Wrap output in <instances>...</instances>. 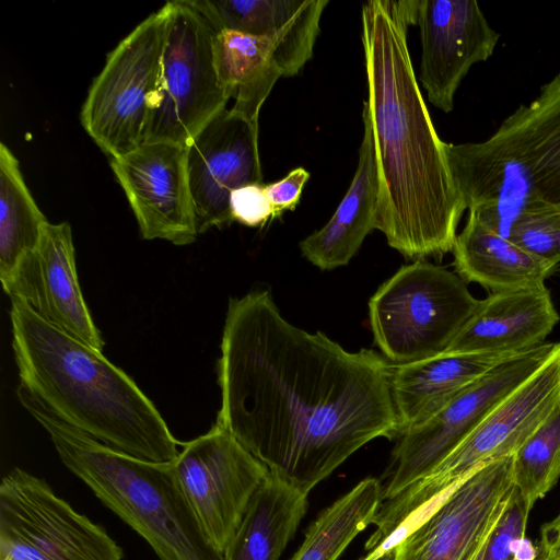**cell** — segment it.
I'll use <instances>...</instances> for the list:
<instances>
[{
    "label": "cell",
    "instance_id": "6da1fadb",
    "mask_svg": "<svg viewBox=\"0 0 560 560\" xmlns=\"http://www.w3.org/2000/svg\"><path fill=\"white\" fill-rule=\"evenodd\" d=\"M392 365L289 323L269 290L230 299L215 424L271 475L310 493L377 438L399 434Z\"/></svg>",
    "mask_w": 560,
    "mask_h": 560
},
{
    "label": "cell",
    "instance_id": "7a4b0ae2",
    "mask_svg": "<svg viewBox=\"0 0 560 560\" xmlns=\"http://www.w3.org/2000/svg\"><path fill=\"white\" fill-rule=\"evenodd\" d=\"M413 0L362 5L368 116L378 176L375 229L409 260L453 250L466 209L416 80L407 44Z\"/></svg>",
    "mask_w": 560,
    "mask_h": 560
},
{
    "label": "cell",
    "instance_id": "3957f363",
    "mask_svg": "<svg viewBox=\"0 0 560 560\" xmlns=\"http://www.w3.org/2000/svg\"><path fill=\"white\" fill-rule=\"evenodd\" d=\"M19 387L66 423L126 454L173 462L178 442L154 404L102 351L11 301Z\"/></svg>",
    "mask_w": 560,
    "mask_h": 560
},
{
    "label": "cell",
    "instance_id": "277c9868",
    "mask_svg": "<svg viewBox=\"0 0 560 560\" xmlns=\"http://www.w3.org/2000/svg\"><path fill=\"white\" fill-rule=\"evenodd\" d=\"M22 406L47 431L62 464L139 534L160 560H225L205 535L173 462L142 459L62 421L18 386Z\"/></svg>",
    "mask_w": 560,
    "mask_h": 560
},
{
    "label": "cell",
    "instance_id": "5b68a950",
    "mask_svg": "<svg viewBox=\"0 0 560 560\" xmlns=\"http://www.w3.org/2000/svg\"><path fill=\"white\" fill-rule=\"evenodd\" d=\"M468 212L508 238L515 217L560 207V71L480 142L446 143Z\"/></svg>",
    "mask_w": 560,
    "mask_h": 560
},
{
    "label": "cell",
    "instance_id": "8992f818",
    "mask_svg": "<svg viewBox=\"0 0 560 560\" xmlns=\"http://www.w3.org/2000/svg\"><path fill=\"white\" fill-rule=\"evenodd\" d=\"M559 402L560 342L549 360L501 400L442 462L383 500L365 550L377 548L411 513L480 467L514 455Z\"/></svg>",
    "mask_w": 560,
    "mask_h": 560
},
{
    "label": "cell",
    "instance_id": "52a82bcc",
    "mask_svg": "<svg viewBox=\"0 0 560 560\" xmlns=\"http://www.w3.org/2000/svg\"><path fill=\"white\" fill-rule=\"evenodd\" d=\"M456 272L424 260L402 266L369 301L374 342L393 365L445 353L479 305Z\"/></svg>",
    "mask_w": 560,
    "mask_h": 560
},
{
    "label": "cell",
    "instance_id": "ba28073f",
    "mask_svg": "<svg viewBox=\"0 0 560 560\" xmlns=\"http://www.w3.org/2000/svg\"><path fill=\"white\" fill-rule=\"evenodd\" d=\"M164 5L167 13L165 44L143 142L187 147L226 108L230 98L215 69V32L189 0L170 1Z\"/></svg>",
    "mask_w": 560,
    "mask_h": 560
},
{
    "label": "cell",
    "instance_id": "9c48e42d",
    "mask_svg": "<svg viewBox=\"0 0 560 560\" xmlns=\"http://www.w3.org/2000/svg\"><path fill=\"white\" fill-rule=\"evenodd\" d=\"M167 13L150 14L108 54L82 105L80 120L110 159L143 143L149 104L161 70Z\"/></svg>",
    "mask_w": 560,
    "mask_h": 560
},
{
    "label": "cell",
    "instance_id": "30bf717a",
    "mask_svg": "<svg viewBox=\"0 0 560 560\" xmlns=\"http://www.w3.org/2000/svg\"><path fill=\"white\" fill-rule=\"evenodd\" d=\"M559 342H544L497 364L424 421L404 431L380 481L387 500L442 462L511 392L539 370Z\"/></svg>",
    "mask_w": 560,
    "mask_h": 560
},
{
    "label": "cell",
    "instance_id": "8fae6325",
    "mask_svg": "<svg viewBox=\"0 0 560 560\" xmlns=\"http://www.w3.org/2000/svg\"><path fill=\"white\" fill-rule=\"evenodd\" d=\"M117 542L49 485L15 467L0 483V560H122Z\"/></svg>",
    "mask_w": 560,
    "mask_h": 560
},
{
    "label": "cell",
    "instance_id": "7c38bea8",
    "mask_svg": "<svg viewBox=\"0 0 560 560\" xmlns=\"http://www.w3.org/2000/svg\"><path fill=\"white\" fill-rule=\"evenodd\" d=\"M173 467L205 535L224 553L269 469L215 423L183 444Z\"/></svg>",
    "mask_w": 560,
    "mask_h": 560
},
{
    "label": "cell",
    "instance_id": "4fadbf2b",
    "mask_svg": "<svg viewBox=\"0 0 560 560\" xmlns=\"http://www.w3.org/2000/svg\"><path fill=\"white\" fill-rule=\"evenodd\" d=\"M514 488L513 455L480 467L394 548L395 560H481Z\"/></svg>",
    "mask_w": 560,
    "mask_h": 560
},
{
    "label": "cell",
    "instance_id": "5bb4252c",
    "mask_svg": "<svg viewBox=\"0 0 560 560\" xmlns=\"http://www.w3.org/2000/svg\"><path fill=\"white\" fill-rule=\"evenodd\" d=\"M186 154L198 234L231 224V194L262 184L258 121L225 108L190 141Z\"/></svg>",
    "mask_w": 560,
    "mask_h": 560
},
{
    "label": "cell",
    "instance_id": "9a60e30c",
    "mask_svg": "<svg viewBox=\"0 0 560 560\" xmlns=\"http://www.w3.org/2000/svg\"><path fill=\"white\" fill-rule=\"evenodd\" d=\"M142 238L188 245L198 235L190 195L186 147L143 142L110 159Z\"/></svg>",
    "mask_w": 560,
    "mask_h": 560
},
{
    "label": "cell",
    "instance_id": "2e32d148",
    "mask_svg": "<svg viewBox=\"0 0 560 560\" xmlns=\"http://www.w3.org/2000/svg\"><path fill=\"white\" fill-rule=\"evenodd\" d=\"M412 25L420 31V82L429 102L450 113L462 80L491 57L500 34L476 0H413Z\"/></svg>",
    "mask_w": 560,
    "mask_h": 560
},
{
    "label": "cell",
    "instance_id": "e0dca14e",
    "mask_svg": "<svg viewBox=\"0 0 560 560\" xmlns=\"http://www.w3.org/2000/svg\"><path fill=\"white\" fill-rule=\"evenodd\" d=\"M19 301L58 329L103 351L104 341L79 284L71 226L47 222L37 247L25 255L2 283Z\"/></svg>",
    "mask_w": 560,
    "mask_h": 560
},
{
    "label": "cell",
    "instance_id": "ac0fdd59",
    "mask_svg": "<svg viewBox=\"0 0 560 560\" xmlns=\"http://www.w3.org/2000/svg\"><path fill=\"white\" fill-rule=\"evenodd\" d=\"M215 33L234 31L267 39L283 77L312 58L328 0H189Z\"/></svg>",
    "mask_w": 560,
    "mask_h": 560
},
{
    "label": "cell",
    "instance_id": "d6986e66",
    "mask_svg": "<svg viewBox=\"0 0 560 560\" xmlns=\"http://www.w3.org/2000/svg\"><path fill=\"white\" fill-rule=\"evenodd\" d=\"M560 316L546 285L490 293L445 353H517L545 342Z\"/></svg>",
    "mask_w": 560,
    "mask_h": 560
},
{
    "label": "cell",
    "instance_id": "ffe728a7",
    "mask_svg": "<svg viewBox=\"0 0 560 560\" xmlns=\"http://www.w3.org/2000/svg\"><path fill=\"white\" fill-rule=\"evenodd\" d=\"M514 354L442 353L408 364L392 365L390 390L398 436L431 417L488 371Z\"/></svg>",
    "mask_w": 560,
    "mask_h": 560
},
{
    "label": "cell",
    "instance_id": "44dd1931",
    "mask_svg": "<svg viewBox=\"0 0 560 560\" xmlns=\"http://www.w3.org/2000/svg\"><path fill=\"white\" fill-rule=\"evenodd\" d=\"M362 119L363 139L349 189L330 220L300 243L302 255L320 270L348 265L366 235L376 226L380 187L375 150L364 112Z\"/></svg>",
    "mask_w": 560,
    "mask_h": 560
},
{
    "label": "cell",
    "instance_id": "7402d4cb",
    "mask_svg": "<svg viewBox=\"0 0 560 560\" xmlns=\"http://www.w3.org/2000/svg\"><path fill=\"white\" fill-rule=\"evenodd\" d=\"M452 253L457 276L491 293L542 287L556 269L491 230L471 212Z\"/></svg>",
    "mask_w": 560,
    "mask_h": 560
},
{
    "label": "cell",
    "instance_id": "603a6c76",
    "mask_svg": "<svg viewBox=\"0 0 560 560\" xmlns=\"http://www.w3.org/2000/svg\"><path fill=\"white\" fill-rule=\"evenodd\" d=\"M308 494L270 474L224 551L225 560H280L306 514Z\"/></svg>",
    "mask_w": 560,
    "mask_h": 560
},
{
    "label": "cell",
    "instance_id": "cb8c5ba5",
    "mask_svg": "<svg viewBox=\"0 0 560 560\" xmlns=\"http://www.w3.org/2000/svg\"><path fill=\"white\" fill-rule=\"evenodd\" d=\"M217 73L232 109L258 121L260 108L281 75L271 44L253 35L222 31L214 34Z\"/></svg>",
    "mask_w": 560,
    "mask_h": 560
},
{
    "label": "cell",
    "instance_id": "d4e9b609",
    "mask_svg": "<svg viewBox=\"0 0 560 560\" xmlns=\"http://www.w3.org/2000/svg\"><path fill=\"white\" fill-rule=\"evenodd\" d=\"M382 502L380 479L364 478L317 515L290 560H338L354 538L374 524Z\"/></svg>",
    "mask_w": 560,
    "mask_h": 560
},
{
    "label": "cell",
    "instance_id": "484cf974",
    "mask_svg": "<svg viewBox=\"0 0 560 560\" xmlns=\"http://www.w3.org/2000/svg\"><path fill=\"white\" fill-rule=\"evenodd\" d=\"M48 221L22 176L19 161L0 144V280L4 283L20 260L33 252Z\"/></svg>",
    "mask_w": 560,
    "mask_h": 560
},
{
    "label": "cell",
    "instance_id": "4316f807",
    "mask_svg": "<svg viewBox=\"0 0 560 560\" xmlns=\"http://www.w3.org/2000/svg\"><path fill=\"white\" fill-rule=\"evenodd\" d=\"M560 479V402L513 455V480L532 511Z\"/></svg>",
    "mask_w": 560,
    "mask_h": 560
},
{
    "label": "cell",
    "instance_id": "83f0119b",
    "mask_svg": "<svg viewBox=\"0 0 560 560\" xmlns=\"http://www.w3.org/2000/svg\"><path fill=\"white\" fill-rule=\"evenodd\" d=\"M508 238L536 258L557 267L560 262V208L547 207L518 213Z\"/></svg>",
    "mask_w": 560,
    "mask_h": 560
},
{
    "label": "cell",
    "instance_id": "f1b7e54d",
    "mask_svg": "<svg viewBox=\"0 0 560 560\" xmlns=\"http://www.w3.org/2000/svg\"><path fill=\"white\" fill-rule=\"evenodd\" d=\"M530 510L516 488L494 527L481 560H537L539 548L526 537Z\"/></svg>",
    "mask_w": 560,
    "mask_h": 560
},
{
    "label": "cell",
    "instance_id": "f546056e",
    "mask_svg": "<svg viewBox=\"0 0 560 560\" xmlns=\"http://www.w3.org/2000/svg\"><path fill=\"white\" fill-rule=\"evenodd\" d=\"M233 221L246 226L265 225L273 217L264 184H249L235 189L230 196Z\"/></svg>",
    "mask_w": 560,
    "mask_h": 560
},
{
    "label": "cell",
    "instance_id": "4dcf8cb0",
    "mask_svg": "<svg viewBox=\"0 0 560 560\" xmlns=\"http://www.w3.org/2000/svg\"><path fill=\"white\" fill-rule=\"evenodd\" d=\"M310 178V173L303 167L292 170L282 179L265 185V190L272 207L273 217H280L287 210H294Z\"/></svg>",
    "mask_w": 560,
    "mask_h": 560
},
{
    "label": "cell",
    "instance_id": "1f68e13d",
    "mask_svg": "<svg viewBox=\"0 0 560 560\" xmlns=\"http://www.w3.org/2000/svg\"><path fill=\"white\" fill-rule=\"evenodd\" d=\"M540 540L555 549H560V516L544 524L540 533Z\"/></svg>",
    "mask_w": 560,
    "mask_h": 560
},
{
    "label": "cell",
    "instance_id": "d6a6232c",
    "mask_svg": "<svg viewBox=\"0 0 560 560\" xmlns=\"http://www.w3.org/2000/svg\"><path fill=\"white\" fill-rule=\"evenodd\" d=\"M539 553L537 560H560V549H555L539 539Z\"/></svg>",
    "mask_w": 560,
    "mask_h": 560
},
{
    "label": "cell",
    "instance_id": "836d02e7",
    "mask_svg": "<svg viewBox=\"0 0 560 560\" xmlns=\"http://www.w3.org/2000/svg\"><path fill=\"white\" fill-rule=\"evenodd\" d=\"M378 560H395V551H394V549H393V551H390L387 555L383 556Z\"/></svg>",
    "mask_w": 560,
    "mask_h": 560
},
{
    "label": "cell",
    "instance_id": "e575fe53",
    "mask_svg": "<svg viewBox=\"0 0 560 560\" xmlns=\"http://www.w3.org/2000/svg\"><path fill=\"white\" fill-rule=\"evenodd\" d=\"M558 516H560V513L558 514Z\"/></svg>",
    "mask_w": 560,
    "mask_h": 560
},
{
    "label": "cell",
    "instance_id": "d590c367",
    "mask_svg": "<svg viewBox=\"0 0 560 560\" xmlns=\"http://www.w3.org/2000/svg\"><path fill=\"white\" fill-rule=\"evenodd\" d=\"M560 208V207H559Z\"/></svg>",
    "mask_w": 560,
    "mask_h": 560
}]
</instances>
